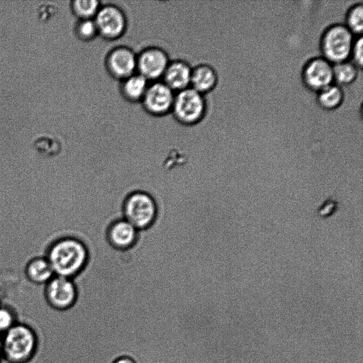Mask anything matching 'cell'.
Masks as SVG:
<instances>
[{
	"mask_svg": "<svg viewBox=\"0 0 363 363\" xmlns=\"http://www.w3.org/2000/svg\"><path fill=\"white\" fill-rule=\"evenodd\" d=\"M19 321L16 309L11 305L0 303V335H2Z\"/></svg>",
	"mask_w": 363,
	"mask_h": 363,
	"instance_id": "21",
	"label": "cell"
},
{
	"mask_svg": "<svg viewBox=\"0 0 363 363\" xmlns=\"http://www.w3.org/2000/svg\"><path fill=\"white\" fill-rule=\"evenodd\" d=\"M44 298L48 306L56 312L69 309L77 298V289L73 279L54 276L45 285Z\"/></svg>",
	"mask_w": 363,
	"mask_h": 363,
	"instance_id": "6",
	"label": "cell"
},
{
	"mask_svg": "<svg viewBox=\"0 0 363 363\" xmlns=\"http://www.w3.org/2000/svg\"><path fill=\"white\" fill-rule=\"evenodd\" d=\"M3 361V342L2 336L0 335V363Z\"/></svg>",
	"mask_w": 363,
	"mask_h": 363,
	"instance_id": "28",
	"label": "cell"
},
{
	"mask_svg": "<svg viewBox=\"0 0 363 363\" xmlns=\"http://www.w3.org/2000/svg\"><path fill=\"white\" fill-rule=\"evenodd\" d=\"M175 92L162 80L150 82L141 101L144 109L154 116H164L172 112Z\"/></svg>",
	"mask_w": 363,
	"mask_h": 363,
	"instance_id": "9",
	"label": "cell"
},
{
	"mask_svg": "<svg viewBox=\"0 0 363 363\" xmlns=\"http://www.w3.org/2000/svg\"><path fill=\"white\" fill-rule=\"evenodd\" d=\"M335 84L343 87L353 84L362 76V69L350 60L333 64Z\"/></svg>",
	"mask_w": 363,
	"mask_h": 363,
	"instance_id": "18",
	"label": "cell"
},
{
	"mask_svg": "<svg viewBox=\"0 0 363 363\" xmlns=\"http://www.w3.org/2000/svg\"><path fill=\"white\" fill-rule=\"evenodd\" d=\"M45 257L55 276L72 279L85 268L89 255L88 247L81 240L65 237L50 245Z\"/></svg>",
	"mask_w": 363,
	"mask_h": 363,
	"instance_id": "1",
	"label": "cell"
},
{
	"mask_svg": "<svg viewBox=\"0 0 363 363\" xmlns=\"http://www.w3.org/2000/svg\"><path fill=\"white\" fill-rule=\"evenodd\" d=\"M169 61L162 48L147 47L137 54V72L150 82L161 80Z\"/></svg>",
	"mask_w": 363,
	"mask_h": 363,
	"instance_id": "10",
	"label": "cell"
},
{
	"mask_svg": "<svg viewBox=\"0 0 363 363\" xmlns=\"http://www.w3.org/2000/svg\"><path fill=\"white\" fill-rule=\"evenodd\" d=\"M55 10V6L50 3H45L39 7V16L43 19L50 16Z\"/></svg>",
	"mask_w": 363,
	"mask_h": 363,
	"instance_id": "26",
	"label": "cell"
},
{
	"mask_svg": "<svg viewBox=\"0 0 363 363\" xmlns=\"http://www.w3.org/2000/svg\"><path fill=\"white\" fill-rule=\"evenodd\" d=\"M113 363H135V362L129 357H121L116 359Z\"/></svg>",
	"mask_w": 363,
	"mask_h": 363,
	"instance_id": "27",
	"label": "cell"
},
{
	"mask_svg": "<svg viewBox=\"0 0 363 363\" xmlns=\"http://www.w3.org/2000/svg\"><path fill=\"white\" fill-rule=\"evenodd\" d=\"M207 111L203 94L191 87L175 93L172 113L181 124L194 125L200 123Z\"/></svg>",
	"mask_w": 363,
	"mask_h": 363,
	"instance_id": "5",
	"label": "cell"
},
{
	"mask_svg": "<svg viewBox=\"0 0 363 363\" xmlns=\"http://www.w3.org/2000/svg\"><path fill=\"white\" fill-rule=\"evenodd\" d=\"M150 82L138 72L121 81L120 91L129 102H141Z\"/></svg>",
	"mask_w": 363,
	"mask_h": 363,
	"instance_id": "16",
	"label": "cell"
},
{
	"mask_svg": "<svg viewBox=\"0 0 363 363\" xmlns=\"http://www.w3.org/2000/svg\"><path fill=\"white\" fill-rule=\"evenodd\" d=\"M192 67L183 60H170L162 81L175 93L190 86Z\"/></svg>",
	"mask_w": 363,
	"mask_h": 363,
	"instance_id": "13",
	"label": "cell"
},
{
	"mask_svg": "<svg viewBox=\"0 0 363 363\" xmlns=\"http://www.w3.org/2000/svg\"><path fill=\"white\" fill-rule=\"evenodd\" d=\"M139 231L125 219L113 221L106 230L109 245L118 250H126L137 242Z\"/></svg>",
	"mask_w": 363,
	"mask_h": 363,
	"instance_id": "12",
	"label": "cell"
},
{
	"mask_svg": "<svg viewBox=\"0 0 363 363\" xmlns=\"http://www.w3.org/2000/svg\"><path fill=\"white\" fill-rule=\"evenodd\" d=\"M350 60H352L351 61L358 67L362 69L363 62L362 35H359L356 38L352 49Z\"/></svg>",
	"mask_w": 363,
	"mask_h": 363,
	"instance_id": "23",
	"label": "cell"
},
{
	"mask_svg": "<svg viewBox=\"0 0 363 363\" xmlns=\"http://www.w3.org/2000/svg\"><path fill=\"white\" fill-rule=\"evenodd\" d=\"M318 105L325 111H334L340 108L345 100V91L336 84H332L315 93Z\"/></svg>",
	"mask_w": 363,
	"mask_h": 363,
	"instance_id": "17",
	"label": "cell"
},
{
	"mask_svg": "<svg viewBox=\"0 0 363 363\" xmlns=\"http://www.w3.org/2000/svg\"><path fill=\"white\" fill-rule=\"evenodd\" d=\"M105 65L108 74L121 82L137 72V54L127 46L115 47L106 55Z\"/></svg>",
	"mask_w": 363,
	"mask_h": 363,
	"instance_id": "11",
	"label": "cell"
},
{
	"mask_svg": "<svg viewBox=\"0 0 363 363\" xmlns=\"http://www.w3.org/2000/svg\"><path fill=\"white\" fill-rule=\"evenodd\" d=\"M94 20L99 35L108 40L121 38L127 28V18L124 11L114 4L101 5Z\"/></svg>",
	"mask_w": 363,
	"mask_h": 363,
	"instance_id": "7",
	"label": "cell"
},
{
	"mask_svg": "<svg viewBox=\"0 0 363 363\" xmlns=\"http://www.w3.org/2000/svg\"><path fill=\"white\" fill-rule=\"evenodd\" d=\"M343 23L356 36L362 35L363 30V4L362 1H355L347 10Z\"/></svg>",
	"mask_w": 363,
	"mask_h": 363,
	"instance_id": "19",
	"label": "cell"
},
{
	"mask_svg": "<svg viewBox=\"0 0 363 363\" xmlns=\"http://www.w3.org/2000/svg\"><path fill=\"white\" fill-rule=\"evenodd\" d=\"M1 336L3 361L6 363H30L38 352L39 335L26 322L19 320Z\"/></svg>",
	"mask_w": 363,
	"mask_h": 363,
	"instance_id": "2",
	"label": "cell"
},
{
	"mask_svg": "<svg viewBox=\"0 0 363 363\" xmlns=\"http://www.w3.org/2000/svg\"><path fill=\"white\" fill-rule=\"evenodd\" d=\"M301 77L305 86L316 93L334 83L333 64L321 55L314 56L304 64Z\"/></svg>",
	"mask_w": 363,
	"mask_h": 363,
	"instance_id": "8",
	"label": "cell"
},
{
	"mask_svg": "<svg viewBox=\"0 0 363 363\" xmlns=\"http://www.w3.org/2000/svg\"><path fill=\"white\" fill-rule=\"evenodd\" d=\"M74 31L79 40L91 41L99 35L98 30L93 19H79L77 22Z\"/></svg>",
	"mask_w": 363,
	"mask_h": 363,
	"instance_id": "22",
	"label": "cell"
},
{
	"mask_svg": "<svg viewBox=\"0 0 363 363\" xmlns=\"http://www.w3.org/2000/svg\"><path fill=\"white\" fill-rule=\"evenodd\" d=\"M1 294H0V303H1Z\"/></svg>",
	"mask_w": 363,
	"mask_h": 363,
	"instance_id": "29",
	"label": "cell"
},
{
	"mask_svg": "<svg viewBox=\"0 0 363 363\" xmlns=\"http://www.w3.org/2000/svg\"><path fill=\"white\" fill-rule=\"evenodd\" d=\"M35 146L41 150H49L48 147L50 145L52 150H56L57 147H60V143L57 138L52 135H40L35 140Z\"/></svg>",
	"mask_w": 363,
	"mask_h": 363,
	"instance_id": "24",
	"label": "cell"
},
{
	"mask_svg": "<svg viewBox=\"0 0 363 363\" xmlns=\"http://www.w3.org/2000/svg\"><path fill=\"white\" fill-rule=\"evenodd\" d=\"M101 4L97 0H74L71 3L73 13L79 19H93Z\"/></svg>",
	"mask_w": 363,
	"mask_h": 363,
	"instance_id": "20",
	"label": "cell"
},
{
	"mask_svg": "<svg viewBox=\"0 0 363 363\" xmlns=\"http://www.w3.org/2000/svg\"><path fill=\"white\" fill-rule=\"evenodd\" d=\"M218 79V72L213 66L199 64L192 67L190 87L205 95L215 89Z\"/></svg>",
	"mask_w": 363,
	"mask_h": 363,
	"instance_id": "14",
	"label": "cell"
},
{
	"mask_svg": "<svg viewBox=\"0 0 363 363\" xmlns=\"http://www.w3.org/2000/svg\"><path fill=\"white\" fill-rule=\"evenodd\" d=\"M357 37L342 22L330 24L325 28L320 38L321 56L333 64L350 60Z\"/></svg>",
	"mask_w": 363,
	"mask_h": 363,
	"instance_id": "3",
	"label": "cell"
},
{
	"mask_svg": "<svg viewBox=\"0 0 363 363\" xmlns=\"http://www.w3.org/2000/svg\"><path fill=\"white\" fill-rule=\"evenodd\" d=\"M25 274L29 281L37 285H45L55 276L46 257H35L28 261Z\"/></svg>",
	"mask_w": 363,
	"mask_h": 363,
	"instance_id": "15",
	"label": "cell"
},
{
	"mask_svg": "<svg viewBox=\"0 0 363 363\" xmlns=\"http://www.w3.org/2000/svg\"><path fill=\"white\" fill-rule=\"evenodd\" d=\"M337 209V203L330 198L324 201L317 210V213L322 218H328L334 214Z\"/></svg>",
	"mask_w": 363,
	"mask_h": 363,
	"instance_id": "25",
	"label": "cell"
},
{
	"mask_svg": "<svg viewBox=\"0 0 363 363\" xmlns=\"http://www.w3.org/2000/svg\"><path fill=\"white\" fill-rule=\"evenodd\" d=\"M124 219L138 231L150 228L158 216V206L155 199L145 191L130 193L122 206Z\"/></svg>",
	"mask_w": 363,
	"mask_h": 363,
	"instance_id": "4",
	"label": "cell"
}]
</instances>
